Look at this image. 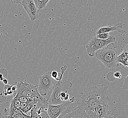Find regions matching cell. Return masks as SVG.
<instances>
[{
	"instance_id": "cell-1",
	"label": "cell",
	"mask_w": 128,
	"mask_h": 118,
	"mask_svg": "<svg viewBox=\"0 0 128 118\" xmlns=\"http://www.w3.org/2000/svg\"><path fill=\"white\" fill-rule=\"evenodd\" d=\"M77 101L78 107L83 108L90 118L92 110L96 106L110 100L108 87L99 88L92 86L81 92Z\"/></svg>"
},
{
	"instance_id": "cell-2",
	"label": "cell",
	"mask_w": 128,
	"mask_h": 118,
	"mask_svg": "<svg viewBox=\"0 0 128 118\" xmlns=\"http://www.w3.org/2000/svg\"><path fill=\"white\" fill-rule=\"evenodd\" d=\"M116 43H110L94 53V56L108 68H115L117 64L116 60L118 52L116 49Z\"/></svg>"
},
{
	"instance_id": "cell-3",
	"label": "cell",
	"mask_w": 128,
	"mask_h": 118,
	"mask_svg": "<svg viewBox=\"0 0 128 118\" xmlns=\"http://www.w3.org/2000/svg\"><path fill=\"white\" fill-rule=\"evenodd\" d=\"M76 100L73 97L68 101H63L56 105L49 104L47 113L50 118H64V116L70 113L78 107L77 104L74 103Z\"/></svg>"
},
{
	"instance_id": "cell-4",
	"label": "cell",
	"mask_w": 128,
	"mask_h": 118,
	"mask_svg": "<svg viewBox=\"0 0 128 118\" xmlns=\"http://www.w3.org/2000/svg\"><path fill=\"white\" fill-rule=\"evenodd\" d=\"M115 42L116 37L113 35L110 36L108 39L104 40L100 39L94 36L92 37L86 46L87 53L89 56H94V53L96 51L101 49L110 43Z\"/></svg>"
},
{
	"instance_id": "cell-5",
	"label": "cell",
	"mask_w": 128,
	"mask_h": 118,
	"mask_svg": "<svg viewBox=\"0 0 128 118\" xmlns=\"http://www.w3.org/2000/svg\"><path fill=\"white\" fill-rule=\"evenodd\" d=\"M49 99L42 96L38 98L30 111L31 118H50L47 113Z\"/></svg>"
},
{
	"instance_id": "cell-6",
	"label": "cell",
	"mask_w": 128,
	"mask_h": 118,
	"mask_svg": "<svg viewBox=\"0 0 128 118\" xmlns=\"http://www.w3.org/2000/svg\"><path fill=\"white\" fill-rule=\"evenodd\" d=\"M17 94L19 96H25L28 98L40 97L38 91V86L27 83L26 81H20L17 85Z\"/></svg>"
},
{
	"instance_id": "cell-7",
	"label": "cell",
	"mask_w": 128,
	"mask_h": 118,
	"mask_svg": "<svg viewBox=\"0 0 128 118\" xmlns=\"http://www.w3.org/2000/svg\"><path fill=\"white\" fill-rule=\"evenodd\" d=\"M72 85V83L69 81L62 82V80L58 81L53 87V91L50 98L49 103L54 105L62 103L63 101L60 98V94L62 91H65L67 89L70 88Z\"/></svg>"
},
{
	"instance_id": "cell-8",
	"label": "cell",
	"mask_w": 128,
	"mask_h": 118,
	"mask_svg": "<svg viewBox=\"0 0 128 118\" xmlns=\"http://www.w3.org/2000/svg\"><path fill=\"white\" fill-rule=\"evenodd\" d=\"M54 79L51 76V72H48L39 77L38 88L40 94L42 96H45L48 91L53 87Z\"/></svg>"
},
{
	"instance_id": "cell-9",
	"label": "cell",
	"mask_w": 128,
	"mask_h": 118,
	"mask_svg": "<svg viewBox=\"0 0 128 118\" xmlns=\"http://www.w3.org/2000/svg\"><path fill=\"white\" fill-rule=\"evenodd\" d=\"M20 4L23 6L32 21L39 18L40 10L36 7L34 0H22Z\"/></svg>"
},
{
	"instance_id": "cell-10",
	"label": "cell",
	"mask_w": 128,
	"mask_h": 118,
	"mask_svg": "<svg viewBox=\"0 0 128 118\" xmlns=\"http://www.w3.org/2000/svg\"><path fill=\"white\" fill-rule=\"evenodd\" d=\"M110 112L108 102L101 104L95 107L92 110L90 118H106L108 117Z\"/></svg>"
},
{
	"instance_id": "cell-11",
	"label": "cell",
	"mask_w": 128,
	"mask_h": 118,
	"mask_svg": "<svg viewBox=\"0 0 128 118\" xmlns=\"http://www.w3.org/2000/svg\"><path fill=\"white\" fill-rule=\"evenodd\" d=\"M123 26L122 23H117L114 26H109L100 28L96 30V34L104 32L109 33L114 30H117L118 32H121L123 31Z\"/></svg>"
},
{
	"instance_id": "cell-12",
	"label": "cell",
	"mask_w": 128,
	"mask_h": 118,
	"mask_svg": "<svg viewBox=\"0 0 128 118\" xmlns=\"http://www.w3.org/2000/svg\"><path fill=\"white\" fill-rule=\"evenodd\" d=\"M64 118H89L83 108L78 107L70 113L64 116Z\"/></svg>"
},
{
	"instance_id": "cell-13",
	"label": "cell",
	"mask_w": 128,
	"mask_h": 118,
	"mask_svg": "<svg viewBox=\"0 0 128 118\" xmlns=\"http://www.w3.org/2000/svg\"><path fill=\"white\" fill-rule=\"evenodd\" d=\"M20 103L21 102L19 100L17 94H16V96L11 100L10 106L20 109Z\"/></svg>"
},
{
	"instance_id": "cell-14",
	"label": "cell",
	"mask_w": 128,
	"mask_h": 118,
	"mask_svg": "<svg viewBox=\"0 0 128 118\" xmlns=\"http://www.w3.org/2000/svg\"><path fill=\"white\" fill-rule=\"evenodd\" d=\"M34 1L37 8L39 10L44 8L46 5L44 0H34Z\"/></svg>"
},
{
	"instance_id": "cell-15",
	"label": "cell",
	"mask_w": 128,
	"mask_h": 118,
	"mask_svg": "<svg viewBox=\"0 0 128 118\" xmlns=\"http://www.w3.org/2000/svg\"><path fill=\"white\" fill-rule=\"evenodd\" d=\"M60 98L62 101H68L69 100V94L67 93V90L62 91L60 94Z\"/></svg>"
},
{
	"instance_id": "cell-16",
	"label": "cell",
	"mask_w": 128,
	"mask_h": 118,
	"mask_svg": "<svg viewBox=\"0 0 128 118\" xmlns=\"http://www.w3.org/2000/svg\"><path fill=\"white\" fill-rule=\"evenodd\" d=\"M33 106H34V104L32 103H28L26 107L22 111V112L28 115V113L32 110Z\"/></svg>"
},
{
	"instance_id": "cell-17",
	"label": "cell",
	"mask_w": 128,
	"mask_h": 118,
	"mask_svg": "<svg viewBox=\"0 0 128 118\" xmlns=\"http://www.w3.org/2000/svg\"><path fill=\"white\" fill-rule=\"evenodd\" d=\"M110 34L108 32H104L101 33L96 35V37L101 39H107L110 36Z\"/></svg>"
},
{
	"instance_id": "cell-18",
	"label": "cell",
	"mask_w": 128,
	"mask_h": 118,
	"mask_svg": "<svg viewBox=\"0 0 128 118\" xmlns=\"http://www.w3.org/2000/svg\"><path fill=\"white\" fill-rule=\"evenodd\" d=\"M12 86L10 85H6L4 87V90L6 93L8 94H12L14 92L12 90Z\"/></svg>"
},
{
	"instance_id": "cell-19",
	"label": "cell",
	"mask_w": 128,
	"mask_h": 118,
	"mask_svg": "<svg viewBox=\"0 0 128 118\" xmlns=\"http://www.w3.org/2000/svg\"><path fill=\"white\" fill-rule=\"evenodd\" d=\"M123 88L124 90H128V75L124 80V83Z\"/></svg>"
},
{
	"instance_id": "cell-20",
	"label": "cell",
	"mask_w": 128,
	"mask_h": 118,
	"mask_svg": "<svg viewBox=\"0 0 128 118\" xmlns=\"http://www.w3.org/2000/svg\"><path fill=\"white\" fill-rule=\"evenodd\" d=\"M51 76L53 79L56 80L58 76V72L57 71H53L51 72Z\"/></svg>"
},
{
	"instance_id": "cell-21",
	"label": "cell",
	"mask_w": 128,
	"mask_h": 118,
	"mask_svg": "<svg viewBox=\"0 0 128 118\" xmlns=\"http://www.w3.org/2000/svg\"><path fill=\"white\" fill-rule=\"evenodd\" d=\"M114 76L116 78L120 79L122 77V74L120 72H116V73H114Z\"/></svg>"
},
{
	"instance_id": "cell-22",
	"label": "cell",
	"mask_w": 128,
	"mask_h": 118,
	"mask_svg": "<svg viewBox=\"0 0 128 118\" xmlns=\"http://www.w3.org/2000/svg\"><path fill=\"white\" fill-rule=\"evenodd\" d=\"M120 63L123 65L124 67H128V59H125L120 62Z\"/></svg>"
},
{
	"instance_id": "cell-23",
	"label": "cell",
	"mask_w": 128,
	"mask_h": 118,
	"mask_svg": "<svg viewBox=\"0 0 128 118\" xmlns=\"http://www.w3.org/2000/svg\"><path fill=\"white\" fill-rule=\"evenodd\" d=\"M27 103H25V102H21L20 104V109L22 111L24 108H25L26 106L27 105Z\"/></svg>"
},
{
	"instance_id": "cell-24",
	"label": "cell",
	"mask_w": 128,
	"mask_h": 118,
	"mask_svg": "<svg viewBox=\"0 0 128 118\" xmlns=\"http://www.w3.org/2000/svg\"><path fill=\"white\" fill-rule=\"evenodd\" d=\"M13 2L17 4H20L21 2H22V0H12Z\"/></svg>"
},
{
	"instance_id": "cell-25",
	"label": "cell",
	"mask_w": 128,
	"mask_h": 118,
	"mask_svg": "<svg viewBox=\"0 0 128 118\" xmlns=\"http://www.w3.org/2000/svg\"><path fill=\"white\" fill-rule=\"evenodd\" d=\"M3 82V83L5 84H8V80H6V79H3V80H2Z\"/></svg>"
},
{
	"instance_id": "cell-26",
	"label": "cell",
	"mask_w": 128,
	"mask_h": 118,
	"mask_svg": "<svg viewBox=\"0 0 128 118\" xmlns=\"http://www.w3.org/2000/svg\"><path fill=\"white\" fill-rule=\"evenodd\" d=\"M124 49L126 50H128V44H127V45L125 47V48H124Z\"/></svg>"
},
{
	"instance_id": "cell-27",
	"label": "cell",
	"mask_w": 128,
	"mask_h": 118,
	"mask_svg": "<svg viewBox=\"0 0 128 118\" xmlns=\"http://www.w3.org/2000/svg\"><path fill=\"white\" fill-rule=\"evenodd\" d=\"M50 0H44V1H45V2H46V3L47 4V3L48 2H49V1H50Z\"/></svg>"
}]
</instances>
